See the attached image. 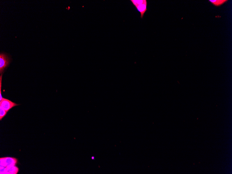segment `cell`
<instances>
[{"label": "cell", "mask_w": 232, "mask_h": 174, "mask_svg": "<svg viewBox=\"0 0 232 174\" xmlns=\"http://www.w3.org/2000/svg\"><path fill=\"white\" fill-rule=\"evenodd\" d=\"M1 166L6 167L10 166H15L18 160L14 157H5L0 159Z\"/></svg>", "instance_id": "4"}, {"label": "cell", "mask_w": 232, "mask_h": 174, "mask_svg": "<svg viewBox=\"0 0 232 174\" xmlns=\"http://www.w3.org/2000/svg\"><path fill=\"white\" fill-rule=\"evenodd\" d=\"M7 112L2 107H0V120H1L6 116Z\"/></svg>", "instance_id": "6"}, {"label": "cell", "mask_w": 232, "mask_h": 174, "mask_svg": "<svg viewBox=\"0 0 232 174\" xmlns=\"http://www.w3.org/2000/svg\"><path fill=\"white\" fill-rule=\"evenodd\" d=\"M138 12L140 14L141 18L143 19L147 10V2L146 0H131Z\"/></svg>", "instance_id": "1"}, {"label": "cell", "mask_w": 232, "mask_h": 174, "mask_svg": "<svg viewBox=\"0 0 232 174\" xmlns=\"http://www.w3.org/2000/svg\"><path fill=\"white\" fill-rule=\"evenodd\" d=\"M210 1L211 2H212L213 4L214 5H217V6H218V5H221L222 4V3H224L225 2V1Z\"/></svg>", "instance_id": "7"}, {"label": "cell", "mask_w": 232, "mask_h": 174, "mask_svg": "<svg viewBox=\"0 0 232 174\" xmlns=\"http://www.w3.org/2000/svg\"><path fill=\"white\" fill-rule=\"evenodd\" d=\"M2 74H1V76H0V101H1L2 98V92H1V88H2Z\"/></svg>", "instance_id": "8"}, {"label": "cell", "mask_w": 232, "mask_h": 174, "mask_svg": "<svg viewBox=\"0 0 232 174\" xmlns=\"http://www.w3.org/2000/svg\"><path fill=\"white\" fill-rule=\"evenodd\" d=\"M10 60V57L6 54H0V73L1 74L3 73L5 69L9 65Z\"/></svg>", "instance_id": "2"}, {"label": "cell", "mask_w": 232, "mask_h": 174, "mask_svg": "<svg viewBox=\"0 0 232 174\" xmlns=\"http://www.w3.org/2000/svg\"><path fill=\"white\" fill-rule=\"evenodd\" d=\"M5 174H16L19 172V168L15 166H10L6 167Z\"/></svg>", "instance_id": "5"}, {"label": "cell", "mask_w": 232, "mask_h": 174, "mask_svg": "<svg viewBox=\"0 0 232 174\" xmlns=\"http://www.w3.org/2000/svg\"><path fill=\"white\" fill-rule=\"evenodd\" d=\"M19 105L9 99L3 98H2L1 101H0V107L6 110L7 112L13 107L18 106Z\"/></svg>", "instance_id": "3"}]
</instances>
